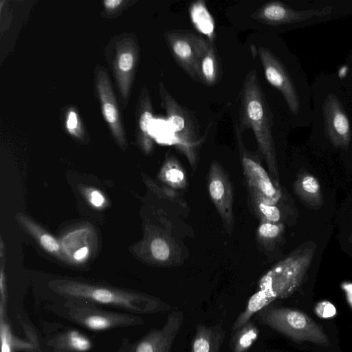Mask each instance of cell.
<instances>
[{
	"instance_id": "1",
	"label": "cell",
	"mask_w": 352,
	"mask_h": 352,
	"mask_svg": "<svg viewBox=\"0 0 352 352\" xmlns=\"http://www.w3.org/2000/svg\"><path fill=\"white\" fill-rule=\"evenodd\" d=\"M48 287L65 298L78 299L124 310L133 314L168 311V304L142 292L67 278L48 282Z\"/></svg>"
},
{
	"instance_id": "2",
	"label": "cell",
	"mask_w": 352,
	"mask_h": 352,
	"mask_svg": "<svg viewBox=\"0 0 352 352\" xmlns=\"http://www.w3.org/2000/svg\"><path fill=\"white\" fill-rule=\"evenodd\" d=\"M241 132L251 129L256 140L258 152L265 160L270 175L279 187V175L275 144L272 135V114L259 83L255 69L245 76L241 92Z\"/></svg>"
},
{
	"instance_id": "3",
	"label": "cell",
	"mask_w": 352,
	"mask_h": 352,
	"mask_svg": "<svg viewBox=\"0 0 352 352\" xmlns=\"http://www.w3.org/2000/svg\"><path fill=\"white\" fill-rule=\"evenodd\" d=\"M316 252L314 244L301 246L274 265L258 281V290L272 300L293 294L301 285Z\"/></svg>"
},
{
	"instance_id": "4",
	"label": "cell",
	"mask_w": 352,
	"mask_h": 352,
	"mask_svg": "<svg viewBox=\"0 0 352 352\" xmlns=\"http://www.w3.org/2000/svg\"><path fill=\"white\" fill-rule=\"evenodd\" d=\"M258 321L296 342L309 341L329 346V341L322 328L305 313L292 308L268 305L256 314Z\"/></svg>"
},
{
	"instance_id": "5",
	"label": "cell",
	"mask_w": 352,
	"mask_h": 352,
	"mask_svg": "<svg viewBox=\"0 0 352 352\" xmlns=\"http://www.w3.org/2000/svg\"><path fill=\"white\" fill-rule=\"evenodd\" d=\"M63 307L71 321L91 331H108L144 323L136 314L104 309L98 305L78 299L66 298Z\"/></svg>"
},
{
	"instance_id": "6",
	"label": "cell",
	"mask_w": 352,
	"mask_h": 352,
	"mask_svg": "<svg viewBox=\"0 0 352 352\" xmlns=\"http://www.w3.org/2000/svg\"><path fill=\"white\" fill-rule=\"evenodd\" d=\"M159 93L166 112L168 125L177 145L193 166L197 160V149L201 142L197 123L162 83L159 85Z\"/></svg>"
},
{
	"instance_id": "7",
	"label": "cell",
	"mask_w": 352,
	"mask_h": 352,
	"mask_svg": "<svg viewBox=\"0 0 352 352\" xmlns=\"http://www.w3.org/2000/svg\"><path fill=\"white\" fill-rule=\"evenodd\" d=\"M234 133L250 197L276 205L281 198L280 190L261 165L259 152H251L245 146L237 122H234Z\"/></svg>"
},
{
	"instance_id": "8",
	"label": "cell",
	"mask_w": 352,
	"mask_h": 352,
	"mask_svg": "<svg viewBox=\"0 0 352 352\" xmlns=\"http://www.w3.org/2000/svg\"><path fill=\"white\" fill-rule=\"evenodd\" d=\"M164 38L177 63L191 78L199 81V62L211 42L186 30L168 31Z\"/></svg>"
},
{
	"instance_id": "9",
	"label": "cell",
	"mask_w": 352,
	"mask_h": 352,
	"mask_svg": "<svg viewBox=\"0 0 352 352\" xmlns=\"http://www.w3.org/2000/svg\"><path fill=\"white\" fill-rule=\"evenodd\" d=\"M210 198L221 217L227 233L234 230L233 190L230 179L220 164L213 160L210 165L208 177Z\"/></svg>"
},
{
	"instance_id": "10",
	"label": "cell",
	"mask_w": 352,
	"mask_h": 352,
	"mask_svg": "<svg viewBox=\"0 0 352 352\" xmlns=\"http://www.w3.org/2000/svg\"><path fill=\"white\" fill-rule=\"evenodd\" d=\"M184 320L180 310L171 311L161 328H153L141 338L122 346V352H171Z\"/></svg>"
},
{
	"instance_id": "11",
	"label": "cell",
	"mask_w": 352,
	"mask_h": 352,
	"mask_svg": "<svg viewBox=\"0 0 352 352\" xmlns=\"http://www.w3.org/2000/svg\"><path fill=\"white\" fill-rule=\"evenodd\" d=\"M333 8L327 6L309 10H294L279 1H270L255 10L250 18L262 25L276 27L303 21L331 13Z\"/></svg>"
},
{
	"instance_id": "12",
	"label": "cell",
	"mask_w": 352,
	"mask_h": 352,
	"mask_svg": "<svg viewBox=\"0 0 352 352\" xmlns=\"http://www.w3.org/2000/svg\"><path fill=\"white\" fill-rule=\"evenodd\" d=\"M257 53L266 80L280 92L289 110L294 115L298 114L300 109L299 96L285 67L270 50L261 47Z\"/></svg>"
},
{
	"instance_id": "13",
	"label": "cell",
	"mask_w": 352,
	"mask_h": 352,
	"mask_svg": "<svg viewBox=\"0 0 352 352\" xmlns=\"http://www.w3.org/2000/svg\"><path fill=\"white\" fill-rule=\"evenodd\" d=\"M138 60V48L131 38H124L117 43L113 69L120 95L126 104L133 81Z\"/></svg>"
},
{
	"instance_id": "14",
	"label": "cell",
	"mask_w": 352,
	"mask_h": 352,
	"mask_svg": "<svg viewBox=\"0 0 352 352\" xmlns=\"http://www.w3.org/2000/svg\"><path fill=\"white\" fill-rule=\"evenodd\" d=\"M96 89L103 117L115 141L120 147H125L127 142L116 99L108 74L103 69H100L97 72Z\"/></svg>"
},
{
	"instance_id": "15",
	"label": "cell",
	"mask_w": 352,
	"mask_h": 352,
	"mask_svg": "<svg viewBox=\"0 0 352 352\" xmlns=\"http://www.w3.org/2000/svg\"><path fill=\"white\" fill-rule=\"evenodd\" d=\"M325 129L329 139L336 147L346 148L351 141V129L348 116L338 98L329 94L322 107Z\"/></svg>"
},
{
	"instance_id": "16",
	"label": "cell",
	"mask_w": 352,
	"mask_h": 352,
	"mask_svg": "<svg viewBox=\"0 0 352 352\" xmlns=\"http://www.w3.org/2000/svg\"><path fill=\"white\" fill-rule=\"evenodd\" d=\"M137 139L142 151L146 155L153 147L150 127L153 120V106L146 88L141 91L137 109Z\"/></svg>"
},
{
	"instance_id": "17",
	"label": "cell",
	"mask_w": 352,
	"mask_h": 352,
	"mask_svg": "<svg viewBox=\"0 0 352 352\" xmlns=\"http://www.w3.org/2000/svg\"><path fill=\"white\" fill-rule=\"evenodd\" d=\"M225 337L221 323L210 326L197 323L190 352H220Z\"/></svg>"
},
{
	"instance_id": "18",
	"label": "cell",
	"mask_w": 352,
	"mask_h": 352,
	"mask_svg": "<svg viewBox=\"0 0 352 352\" xmlns=\"http://www.w3.org/2000/svg\"><path fill=\"white\" fill-rule=\"evenodd\" d=\"M16 219L21 228L34 238L45 252L60 259L65 260L61 244L56 238L22 212L16 214Z\"/></svg>"
},
{
	"instance_id": "19",
	"label": "cell",
	"mask_w": 352,
	"mask_h": 352,
	"mask_svg": "<svg viewBox=\"0 0 352 352\" xmlns=\"http://www.w3.org/2000/svg\"><path fill=\"white\" fill-rule=\"evenodd\" d=\"M48 345L63 352H87L92 348L91 340L75 329L54 336L48 341Z\"/></svg>"
},
{
	"instance_id": "20",
	"label": "cell",
	"mask_w": 352,
	"mask_h": 352,
	"mask_svg": "<svg viewBox=\"0 0 352 352\" xmlns=\"http://www.w3.org/2000/svg\"><path fill=\"white\" fill-rule=\"evenodd\" d=\"M294 186L297 195L307 206L318 208L322 205L320 183L312 175L307 173L300 174Z\"/></svg>"
},
{
	"instance_id": "21",
	"label": "cell",
	"mask_w": 352,
	"mask_h": 352,
	"mask_svg": "<svg viewBox=\"0 0 352 352\" xmlns=\"http://www.w3.org/2000/svg\"><path fill=\"white\" fill-rule=\"evenodd\" d=\"M146 248L151 260L162 265L172 262L175 255L173 241L162 234H151L146 242Z\"/></svg>"
},
{
	"instance_id": "22",
	"label": "cell",
	"mask_w": 352,
	"mask_h": 352,
	"mask_svg": "<svg viewBox=\"0 0 352 352\" xmlns=\"http://www.w3.org/2000/svg\"><path fill=\"white\" fill-rule=\"evenodd\" d=\"M189 14L196 29L212 42L214 38V21L205 2L201 0L193 2L190 6Z\"/></svg>"
},
{
	"instance_id": "23",
	"label": "cell",
	"mask_w": 352,
	"mask_h": 352,
	"mask_svg": "<svg viewBox=\"0 0 352 352\" xmlns=\"http://www.w3.org/2000/svg\"><path fill=\"white\" fill-rule=\"evenodd\" d=\"M220 65L216 50L211 42L208 50L201 58L199 66V81L212 86L219 78Z\"/></svg>"
},
{
	"instance_id": "24",
	"label": "cell",
	"mask_w": 352,
	"mask_h": 352,
	"mask_svg": "<svg viewBox=\"0 0 352 352\" xmlns=\"http://www.w3.org/2000/svg\"><path fill=\"white\" fill-rule=\"evenodd\" d=\"M157 177L173 189L184 188L187 184L184 170L174 156L166 157Z\"/></svg>"
},
{
	"instance_id": "25",
	"label": "cell",
	"mask_w": 352,
	"mask_h": 352,
	"mask_svg": "<svg viewBox=\"0 0 352 352\" xmlns=\"http://www.w3.org/2000/svg\"><path fill=\"white\" fill-rule=\"evenodd\" d=\"M258 335V327L250 320L245 325L231 333V352H248L256 341Z\"/></svg>"
},
{
	"instance_id": "26",
	"label": "cell",
	"mask_w": 352,
	"mask_h": 352,
	"mask_svg": "<svg viewBox=\"0 0 352 352\" xmlns=\"http://www.w3.org/2000/svg\"><path fill=\"white\" fill-rule=\"evenodd\" d=\"M273 300L263 291L258 290L248 300L245 309L240 313L231 327V333L234 332L248 322L254 314H256Z\"/></svg>"
},
{
	"instance_id": "27",
	"label": "cell",
	"mask_w": 352,
	"mask_h": 352,
	"mask_svg": "<svg viewBox=\"0 0 352 352\" xmlns=\"http://www.w3.org/2000/svg\"><path fill=\"white\" fill-rule=\"evenodd\" d=\"M283 228L282 223L261 222L256 231V239L267 248L268 245H273L280 237Z\"/></svg>"
},
{
	"instance_id": "28",
	"label": "cell",
	"mask_w": 352,
	"mask_h": 352,
	"mask_svg": "<svg viewBox=\"0 0 352 352\" xmlns=\"http://www.w3.org/2000/svg\"><path fill=\"white\" fill-rule=\"evenodd\" d=\"M251 204L261 222L279 223L281 219L280 211L276 205L269 204L256 198L250 197Z\"/></svg>"
},
{
	"instance_id": "29",
	"label": "cell",
	"mask_w": 352,
	"mask_h": 352,
	"mask_svg": "<svg viewBox=\"0 0 352 352\" xmlns=\"http://www.w3.org/2000/svg\"><path fill=\"white\" fill-rule=\"evenodd\" d=\"M65 127L72 136L80 140L83 138L84 134L80 120L76 111L72 108L67 112Z\"/></svg>"
},
{
	"instance_id": "30",
	"label": "cell",
	"mask_w": 352,
	"mask_h": 352,
	"mask_svg": "<svg viewBox=\"0 0 352 352\" xmlns=\"http://www.w3.org/2000/svg\"><path fill=\"white\" fill-rule=\"evenodd\" d=\"M82 192L87 202L93 208L100 210L107 206L106 197L100 190L92 187H83Z\"/></svg>"
},
{
	"instance_id": "31",
	"label": "cell",
	"mask_w": 352,
	"mask_h": 352,
	"mask_svg": "<svg viewBox=\"0 0 352 352\" xmlns=\"http://www.w3.org/2000/svg\"><path fill=\"white\" fill-rule=\"evenodd\" d=\"M0 312H6V307L7 303V285H6V274L5 272L4 261L1 259V270H0Z\"/></svg>"
},
{
	"instance_id": "32",
	"label": "cell",
	"mask_w": 352,
	"mask_h": 352,
	"mask_svg": "<svg viewBox=\"0 0 352 352\" xmlns=\"http://www.w3.org/2000/svg\"><path fill=\"white\" fill-rule=\"evenodd\" d=\"M317 314L322 318H329L333 316L336 310L334 306L329 302H322L316 307Z\"/></svg>"
},
{
	"instance_id": "33",
	"label": "cell",
	"mask_w": 352,
	"mask_h": 352,
	"mask_svg": "<svg viewBox=\"0 0 352 352\" xmlns=\"http://www.w3.org/2000/svg\"><path fill=\"white\" fill-rule=\"evenodd\" d=\"M146 185L148 187H153V188H157V190L156 189H151V190L155 191L157 194H162V196L166 197V198L175 199L178 196V195L176 192V191L174 190V189L172 188H164L162 189L161 188H159L158 186H157L155 185V184H154L153 182H152L149 179L146 180Z\"/></svg>"
},
{
	"instance_id": "34",
	"label": "cell",
	"mask_w": 352,
	"mask_h": 352,
	"mask_svg": "<svg viewBox=\"0 0 352 352\" xmlns=\"http://www.w3.org/2000/svg\"><path fill=\"white\" fill-rule=\"evenodd\" d=\"M124 2L123 0H105L103 1V4L107 11L115 12Z\"/></svg>"
},
{
	"instance_id": "35",
	"label": "cell",
	"mask_w": 352,
	"mask_h": 352,
	"mask_svg": "<svg viewBox=\"0 0 352 352\" xmlns=\"http://www.w3.org/2000/svg\"><path fill=\"white\" fill-rule=\"evenodd\" d=\"M342 287L345 291L348 300L352 307V284L345 283L342 285Z\"/></svg>"
},
{
	"instance_id": "36",
	"label": "cell",
	"mask_w": 352,
	"mask_h": 352,
	"mask_svg": "<svg viewBox=\"0 0 352 352\" xmlns=\"http://www.w3.org/2000/svg\"><path fill=\"white\" fill-rule=\"evenodd\" d=\"M4 254H5V253H4V243H3V239L1 236V239H0V257H1V259H3V257L5 256Z\"/></svg>"
},
{
	"instance_id": "37",
	"label": "cell",
	"mask_w": 352,
	"mask_h": 352,
	"mask_svg": "<svg viewBox=\"0 0 352 352\" xmlns=\"http://www.w3.org/2000/svg\"><path fill=\"white\" fill-rule=\"evenodd\" d=\"M349 241L351 243H352V234L349 236Z\"/></svg>"
}]
</instances>
